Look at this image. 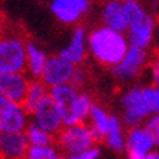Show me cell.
I'll list each match as a JSON object with an SVG mask.
<instances>
[{
  "label": "cell",
  "mask_w": 159,
  "mask_h": 159,
  "mask_svg": "<svg viewBox=\"0 0 159 159\" xmlns=\"http://www.w3.org/2000/svg\"><path fill=\"white\" fill-rule=\"evenodd\" d=\"M88 48L98 63L114 67L125 57L130 50V43L123 32L104 25L95 28L88 35Z\"/></svg>",
  "instance_id": "6da1fadb"
},
{
  "label": "cell",
  "mask_w": 159,
  "mask_h": 159,
  "mask_svg": "<svg viewBox=\"0 0 159 159\" xmlns=\"http://www.w3.org/2000/svg\"><path fill=\"white\" fill-rule=\"evenodd\" d=\"M26 44L16 35H5L0 41V75L22 73L26 69Z\"/></svg>",
  "instance_id": "7a4b0ae2"
},
{
  "label": "cell",
  "mask_w": 159,
  "mask_h": 159,
  "mask_svg": "<svg viewBox=\"0 0 159 159\" xmlns=\"http://www.w3.org/2000/svg\"><path fill=\"white\" fill-rule=\"evenodd\" d=\"M57 143L63 152L69 156L85 153L86 150L95 146V139L92 136L91 127L86 124H75L63 127L57 134Z\"/></svg>",
  "instance_id": "3957f363"
},
{
  "label": "cell",
  "mask_w": 159,
  "mask_h": 159,
  "mask_svg": "<svg viewBox=\"0 0 159 159\" xmlns=\"http://www.w3.org/2000/svg\"><path fill=\"white\" fill-rule=\"evenodd\" d=\"M26 127V111L24 105L0 97V131L24 133Z\"/></svg>",
  "instance_id": "277c9868"
},
{
  "label": "cell",
  "mask_w": 159,
  "mask_h": 159,
  "mask_svg": "<svg viewBox=\"0 0 159 159\" xmlns=\"http://www.w3.org/2000/svg\"><path fill=\"white\" fill-rule=\"evenodd\" d=\"M121 107H123V120L129 127H139L142 121L148 118L149 112L146 110L143 97H142V88L134 86L125 92L121 98Z\"/></svg>",
  "instance_id": "5b68a950"
},
{
  "label": "cell",
  "mask_w": 159,
  "mask_h": 159,
  "mask_svg": "<svg viewBox=\"0 0 159 159\" xmlns=\"http://www.w3.org/2000/svg\"><path fill=\"white\" fill-rule=\"evenodd\" d=\"M146 63H148V51L130 47V50L127 51L121 63L112 67V75L118 80L129 82V80H133L134 77H137V75L142 72V69L146 66Z\"/></svg>",
  "instance_id": "8992f818"
},
{
  "label": "cell",
  "mask_w": 159,
  "mask_h": 159,
  "mask_svg": "<svg viewBox=\"0 0 159 159\" xmlns=\"http://www.w3.org/2000/svg\"><path fill=\"white\" fill-rule=\"evenodd\" d=\"M75 69H76L75 64L67 61L61 56H53L47 61V66L44 69L41 80L50 89L60 86V85H66V83H70V80H72Z\"/></svg>",
  "instance_id": "52a82bcc"
},
{
  "label": "cell",
  "mask_w": 159,
  "mask_h": 159,
  "mask_svg": "<svg viewBox=\"0 0 159 159\" xmlns=\"http://www.w3.org/2000/svg\"><path fill=\"white\" fill-rule=\"evenodd\" d=\"M32 117H34L35 124H38L39 127H43L44 130H47L51 134H58V131L64 127L60 108L50 95L37 107Z\"/></svg>",
  "instance_id": "ba28073f"
},
{
  "label": "cell",
  "mask_w": 159,
  "mask_h": 159,
  "mask_svg": "<svg viewBox=\"0 0 159 159\" xmlns=\"http://www.w3.org/2000/svg\"><path fill=\"white\" fill-rule=\"evenodd\" d=\"M155 28H156V20L148 12L143 16L133 20L127 31V34H129L127 38L130 43V47L146 50L153 39Z\"/></svg>",
  "instance_id": "9c48e42d"
},
{
  "label": "cell",
  "mask_w": 159,
  "mask_h": 159,
  "mask_svg": "<svg viewBox=\"0 0 159 159\" xmlns=\"http://www.w3.org/2000/svg\"><path fill=\"white\" fill-rule=\"evenodd\" d=\"M155 146L156 143L146 127H133L127 133L125 150L129 159H145Z\"/></svg>",
  "instance_id": "30bf717a"
},
{
  "label": "cell",
  "mask_w": 159,
  "mask_h": 159,
  "mask_svg": "<svg viewBox=\"0 0 159 159\" xmlns=\"http://www.w3.org/2000/svg\"><path fill=\"white\" fill-rule=\"evenodd\" d=\"M28 79L22 73L0 75V97L22 104L29 88Z\"/></svg>",
  "instance_id": "8fae6325"
},
{
  "label": "cell",
  "mask_w": 159,
  "mask_h": 159,
  "mask_svg": "<svg viewBox=\"0 0 159 159\" xmlns=\"http://www.w3.org/2000/svg\"><path fill=\"white\" fill-rule=\"evenodd\" d=\"M29 146L25 131L0 134V153L3 159H25L28 156Z\"/></svg>",
  "instance_id": "7c38bea8"
},
{
  "label": "cell",
  "mask_w": 159,
  "mask_h": 159,
  "mask_svg": "<svg viewBox=\"0 0 159 159\" xmlns=\"http://www.w3.org/2000/svg\"><path fill=\"white\" fill-rule=\"evenodd\" d=\"M102 20L108 28L123 34L127 32L130 22L125 15L123 0H107L102 6Z\"/></svg>",
  "instance_id": "4fadbf2b"
},
{
  "label": "cell",
  "mask_w": 159,
  "mask_h": 159,
  "mask_svg": "<svg viewBox=\"0 0 159 159\" xmlns=\"http://www.w3.org/2000/svg\"><path fill=\"white\" fill-rule=\"evenodd\" d=\"M88 37L86 32L82 26H77L72 34V38L69 41V44L60 51L58 56H61L63 58H66L67 61L72 64L77 66L86 58V51H88Z\"/></svg>",
  "instance_id": "5bb4252c"
},
{
  "label": "cell",
  "mask_w": 159,
  "mask_h": 159,
  "mask_svg": "<svg viewBox=\"0 0 159 159\" xmlns=\"http://www.w3.org/2000/svg\"><path fill=\"white\" fill-rule=\"evenodd\" d=\"M50 10L56 16V19L66 25L76 24L85 13L76 0H51Z\"/></svg>",
  "instance_id": "9a60e30c"
},
{
  "label": "cell",
  "mask_w": 159,
  "mask_h": 159,
  "mask_svg": "<svg viewBox=\"0 0 159 159\" xmlns=\"http://www.w3.org/2000/svg\"><path fill=\"white\" fill-rule=\"evenodd\" d=\"M111 117L108 112H107L102 107L99 105H93L91 111V131H92V136L95 142H101V140H105L108 131H110V127H111Z\"/></svg>",
  "instance_id": "2e32d148"
},
{
  "label": "cell",
  "mask_w": 159,
  "mask_h": 159,
  "mask_svg": "<svg viewBox=\"0 0 159 159\" xmlns=\"http://www.w3.org/2000/svg\"><path fill=\"white\" fill-rule=\"evenodd\" d=\"M47 88L48 86L43 80H38V79H35V80H32V82L29 83L26 97H25L24 102H22V105H24L25 111L28 114H34L37 107L50 95V91Z\"/></svg>",
  "instance_id": "e0dca14e"
},
{
  "label": "cell",
  "mask_w": 159,
  "mask_h": 159,
  "mask_svg": "<svg viewBox=\"0 0 159 159\" xmlns=\"http://www.w3.org/2000/svg\"><path fill=\"white\" fill-rule=\"evenodd\" d=\"M26 53H28V63H26V69H28L29 75L32 77H43L44 69L47 66L48 58L45 56L43 50L34 43L26 44Z\"/></svg>",
  "instance_id": "ac0fdd59"
},
{
  "label": "cell",
  "mask_w": 159,
  "mask_h": 159,
  "mask_svg": "<svg viewBox=\"0 0 159 159\" xmlns=\"http://www.w3.org/2000/svg\"><path fill=\"white\" fill-rule=\"evenodd\" d=\"M125 140H127V136H124L120 118L112 116L111 117L110 131L105 137V143L108 145L110 149L116 150V152H121L123 149H125Z\"/></svg>",
  "instance_id": "d6986e66"
},
{
  "label": "cell",
  "mask_w": 159,
  "mask_h": 159,
  "mask_svg": "<svg viewBox=\"0 0 159 159\" xmlns=\"http://www.w3.org/2000/svg\"><path fill=\"white\" fill-rule=\"evenodd\" d=\"M25 134L29 140L31 146H51L53 145V134L48 133L47 130H44L43 127H39L38 124H28Z\"/></svg>",
  "instance_id": "ffe728a7"
},
{
  "label": "cell",
  "mask_w": 159,
  "mask_h": 159,
  "mask_svg": "<svg viewBox=\"0 0 159 159\" xmlns=\"http://www.w3.org/2000/svg\"><path fill=\"white\" fill-rule=\"evenodd\" d=\"M92 108H93V104H92L91 97L88 93L79 92L76 101H75V105H73V114L77 118V121L83 123L86 118H89Z\"/></svg>",
  "instance_id": "44dd1931"
},
{
  "label": "cell",
  "mask_w": 159,
  "mask_h": 159,
  "mask_svg": "<svg viewBox=\"0 0 159 159\" xmlns=\"http://www.w3.org/2000/svg\"><path fill=\"white\" fill-rule=\"evenodd\" d=\"M142 97L143 102L149 116L158 114L159 112V86L156 85H149V86L142 88Z\"/></svg>",
  "instance_id": "7402d4cb"
},
{
  "label": "cell",
  "mask_w": 159,
  "mask_h": 159,
  "mask_svg": "<svg viewBox=\"0 0 159 159\" xmlns=\"http://www.w3.org/2000/svg\"><path fill=\"white\" fill-rule=\"evenodd\" d=\"M145 127H146V130L150 133L152 139L155 140L156 146H159V112L150 116L149 118H148Z\"/></svg>",
  "instance_id": "603a6c76"
},
{
  "label": "cell",
  "mask_w": 159,
  "mask_h": 159,
  "mask_svg": "<svg viewBox=\"0 0 159 159\" xmlns=\"http://www.w3.org/2000/svg\"><path fill=\"white\" fill-rule=\"evenodd\" d=\"M85 82H86V73H85V70H82L80 67H76L72 76V80H70V85H73L75 88H80Z\"/></svg>",
  "instance_id": "cb8c5ba5"
},
{
  "label": "cell",
  "mask_w": 159,
  "mask_h": 159,
  "mask_svg": "<svg viewBox=\"0 0 159 159\" xmlns=\"http://www.w3.org/2000/svg\"><path fill=\"white\" fill-rule=\"evenodd\" d=\"M101 155V150L98 149L97 146L91 148L89 150H86L85 153H80V155H72V156H67L66 159H98Z\"/></svg>",
  "instance_id": "d4e9b609"
},
{
  "label": "cell",
  "mask_w": 159,
  "mask_h": 159,
  "mask_svg": "<svg viewBox=\"0 0 159 159\" xmlns=\"http://www.w3.org/2000/svg\"><path fill=\"white\" fill-rule=\"evenodd\" d=\"M150 73H152V82H153V85L159 86V58L152 63V66H150Z\"/></svg>",
  "instance_id": "484cf974"
},
{
  "label": "cell",
  "mask_w": 159,
  "mask_h": 159,
  "mask_svg": "<svg viewBox=\"0 0 159 159\" xmlns=\"http://www.w3.org/2000/svg\"><path fill=\"white\" fill-rule=\"evenodd\" d=\"M77 3L80 5V7H82V10L86 13L88 10H89V7H91V0H76Z\"/></svg>",
  "instance_id": "4316f807"
},
{
  "label": "cell",
  "mask_w": 159,
  "mask_h": 159,
  "mask_svg": "<svg viewBox=\"0 0 159 159\" xmlns=\"http://www.w3.org/2000/svg\"><path fill=\"white\" fill-rule=\"evenodd\" d=\"M145 159H159V153H156V152H150Z\"/></svg>",
  "instance_id": "83f0119b"
},
{
  "label": "cell",
  "mask_w": 159,
  "mask_h": 159,
  "mask_svg": "<svg viewBox=\"0 0 159 159\" xmlns=\"http://www.w3.org/2000/svg\"><path fill=\"white\" fill-rule=\"evenodd\" d=\"M25 159H37V158H29V156H26V158H25Z\"/></svg>",
  "instance_id": "f1b7e54d"
},
{
  "label": "cell",
  "mask_w": 159,
  "mask_h": 159,
  "mask_svg": "<svg viewBox=\"0 0 159 159\" xmlns=\"http://www.w3.org/2000/svg\"><path fill=\"white\" fill-rule=\"evenodd\" d=\"M158 45H159V35H158Z\"/></svg>",
  "instance_id": "f546056e"
}]
</instances>
